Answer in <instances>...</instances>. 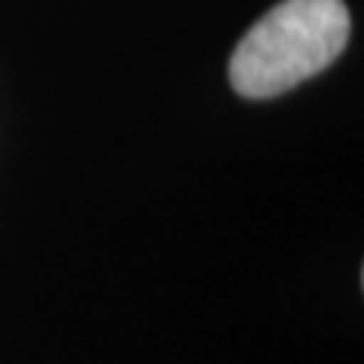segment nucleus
Instances as JSON below:
<instances>
[{
    "label": "nucleus",
    "mask_w": 364,
    "mask_h": 364,
    "mask_svg": "<svg viewBox=\"0 0 364 364\" xmlns=\"http://www.w3.org/2000/svg\"><path fill=\"white\" fill-rule=\"evenodd\" d=\"M349 31L343 0H282L237 43L228 79L240 97H279L331 67L346 49Z\"/></svg>",
    "instance_id": "f257e3e1"
}]
</instances>
